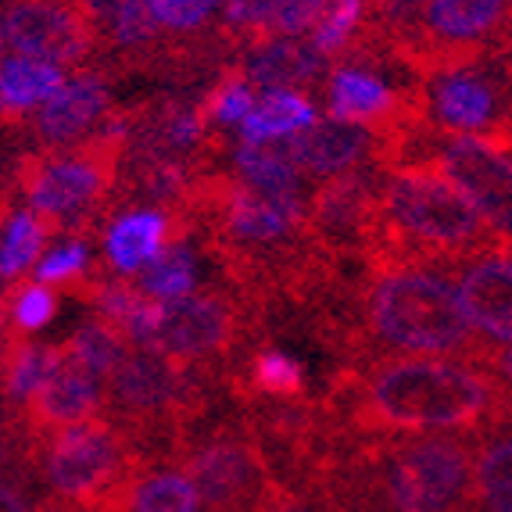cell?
Here are the masks:
<instances>
[{"label": "cell", "instance_id": "obj_9", "mask_svg": "<svg viewBox=\"0 0 512 512\" xmlns=\"http://www.w3.org/2000/svg\"><path fill=\"white\" fill-rule=\"evenodd\" d=\"M291 147L298 172H312V176L330 180L341 172L362 169V162H369V151H373V137H369V129L355 126V122L316 119L308 129L294 133Z\"/></svg>", "mask_w": 512, "mask_h": 512}, {"label": "cell", "instance_id": "obj_1", "mask_svg": "<svg viewBox=\"0 0 512 512\" xmlns=\"http://www.w3.org/2000/svg\"><path fill=\"white\" fill-rule=\"evenodd\" d=\"M509 351L484 359H380L337 369L316 412L330 444L509 427Z\"/></svg>", "mask_w": 512, "mask_h": 512}, {"label": "cell", "instance_id": "obj_26", "mask_svg": "<svg viewBox=\"0 0 512 512\" xmlns=\"http://www.w3.org/2000/svg\"><path fill=\"white\" fill-rule=\"evenodd\" d=\"M54 312H58V294L51 287H43V283H29L11 301V319H15L18 333H33L40 326H47L54 319Z\"/></svg>", "mask_w": 512, "mask_h": 512}, {"label": "cell", "instance_id": "obj_10", "mask_svg": "<svg viewBox=\"0 0 512 512\" xmlns=\"http://www.w3.org/2000/svg\"><path fill=\"white\" fill-rule=\"evenodd\" d=\"M104 111H108V83H104V76L83 72L76 79H65L43 101L36 133H40L43 144L51 147L79 144V137H83L86 129L94 126V122H101Z\"/></svg>", "mask_w": 512, "mask_h": 512}, {"label": "cell", "instance_id": "obj_24", "mask_svg": "<svg viewBox=\"0 0 512 512\" xmlns=\"http://www.w3.org/2000/svg\"><path fill=\"white\" fill-rule=\"evenodd\" d=\"M151 11L154 26L169 29V33H194L212 18L219 0H144Z\"/></svg>", "mask_w": 512, "mask_h": 512}, {"label": "cell", "instance_id": "obj_8", "mask_svg": "<svg viewBox=\"0 0 512 512\" xmlns=\"http://www.w3.org/2000/svg\"><path fill=\"white\" fill-rule=\"evenodd\" d=\"M487 69V65H484ZM484 69H459L430 76L427 115L441 133L477 137V133H512L509 111L498 101L495 83Z\"/></svg>", "mask_w": 512, "mask_h": 512}, {"label": "cell", "instance_id": "obj_21", "mask_svg": "<svg viewBox=\"0 0 512 512\" xmlns=\"http://www.w3.org/2000/svg\"><path fill=\"white\" fill-rule=\"evenodd\" d=\"M43 244H47V230H43L40 215H11L8 226H4V237H0V280L15 283L33 265V258L43 251Z\"/></svg>", "mask_w": 512, "mask_h": 512}, {"label": "cell", "instance_id": "obj_7", "mask_svg": "<svg viewBox=\"0 0 512 512\" xmlns=\"http://www.w3.org/2000/svg\"><path fill=\"white\" fill-rule=\"evenodd\" d=\"M101 405H104L101 380H97L94 373H86L79 362H72L69 348H65V362L58 366V373L18 409V427L26 434L33 462H36V452H40L58 430L101 416Z\"/></svg>", "mask_w": 512, "mask_h": 512}, {"label": "cell", "instance_id": "obj_14", "mask_svg": "<svg viewBox=\"0 0 512 512\" xmlns=\"http://www.w3.org/2000/svg\"><path fill=\"white\" fill-rule=\"evenodd\" d=\"M312 122H316V108L308 97L294 94V90H262V97L251 104L237 129L244 144H265V140L294 137Z\"/></svg>", "mask_w": 512, "mask_h": 512}, {"label": "cell", "instance_id": "obj_12", "mask_svg": "<svg viewBox=\"0 0 512 512\" xmlns=\"http://www.w3.org/2000/svg\"><path fill=\"white\" fill-rule=\"evenodd\" d=\"M233 165L240 172V183H248L265 201L287 208L294 215H305L301 197V172L294 165L291 137L265 140V144H240L233 151Z\"/></svg>", "mask_w": 512, "mask_h": 512}, {"label": "cell", "instance_id": "obj_11", "mask_svg": "<svg viewBox=\"0 0 512 512\" xmlns=\"http://www.w3.org/2000/svg\"><path fill=\"white\" fill-rule=\"evenodd\" d=\"M330 61L312 47V40L301 36H276L251 51L240 54L237 69L244 79L262 90H294V86H312Z\"/></svg>", "mask_w": 512, "mask_h": 512}, {"label": "cell", "instance_id": "obj_19", "mask_svg": "<svg viewBox=\"0 0 512 512\" xmlns=\"http://www.w3.org/2000/svg\"><path fill=\"white\" fill-rule=\"evenodd\" d=\"M197 283V258L190 251V240H165L158 255L144 265V273L137 276L140 294L154 301H172L194 291Z\"/></svg>", "mask_w": 512, "mask_h": 512}, {"label": "cell", "instance_id": "obj_3", "mask_svg": "<svg viewBox=\"0 0 512 512\" xmlns=\"http://www.w3.org/2000/svg\"><path fill=\"white\" fill-rule=\"evenodd\" d=\"M180 462L208 512H255L269 491L262 452L244 419L208 430L194 423L183 434Z\"/></svg>", "mask_w": 512, "mask_h": 512}, {"label": "cell", "instance_id": "obj_6", "mask_svg": "<svg viewBox=\"0 0 512 512\" xmlns=\"http://www.w3.org/2000/svg\"><path fill=\"white\" fill-rule=\"evenodd\" d=\"M466 323L487 348L512 344V240H498L455 276Z\"/></svg>", "mask_w": 512, "mask_h": 512}, {"label": "cell", "instance_id": "obj_22", "mask_svg": "<svg viewBox=\"0 0 512 512\" xmlns=\"http://www.w3.org/2000/svg\"><path fill=\"white\" fill-rule=\"evenodd\" d=\"M251 104H255V94H251V83L237 65H226L222 76L208 86V94L201 97V108H205L212 126H237L251 111Z\"/></svg>", "mask_w": 512, "mask_h": 512}, {"label": "cell", "instance_id": "obj_5", "mask_svg": "<svg viewBox=\"0 0 512 512\" xmlns=\"http://www.w3.org/2000/svg\"><path fill=\"white\" fill-rule=\"evenodd\" d=\"M4 29L18 54L51 65L76 69L101 51V36L83 0H15L4 15Z\"/></svg>", "mask_w": 512, "mask_h": 512}, {"label": "cell", "instance_id": "obj_27", "mask_svg": "<svg viewBox=\"0 0 512 512\" xmlns=\"http://www.w3.org/2000/svg\"><path fill=\"white\" fill-rule=\"evenodd\" d=\"M326 0H273L269 11V40L276 36H305L316 29Z\"/></svg>", "mask_w": 512, "mask_h": 512}, {"label": "cell", "instance_id": "obj_18", "mask_svg": "<svg viewBox=\"0 0 512 512\" xmlns=\"http://www.w3.org/2000/svg\"><path fill=\"white\" fill-rule=\"evenodd\" d=\"M509 466H512L509 427L491 430L480 441L477 459H473V505H477V512H512Z\"/></svg>", "mask_w": 512, "mask_h": 512}, {"label": "cell", "instance_id": "obj_15", "mask_svg": "<svg viewBox=\"0 0 512 512\" xmlns=\"http://www.w3.org/2000/svg\"><path fill=\"white\" fill-rule=\"evenodd\" d=\"M165 244V215L154 208L119 215L108 226V262L115 273H140Z\"/></svg>", "mask_w": 512, "mask_h": 512}, {"label": "cell", "instance_id": "obj_17", "mask_svg": "<svg viewBox=\"0 0 512 512\" xmlns=\"http://www.w3.org/2000/svg\"><path fill=\"white\" fill-rule=\"evenodd\" d=\"M122 512H201V502L180 466H147L129 487Z\"/></svg>", "mask_w": 512, "mask_h": 512}, {"label": "cell", "instance_id": "obj_23", "mask_svg": "<svg viewBox=\"0 0 512 512\" xmlns=\"http://www.w3.org/2000/svg\"><path fill=\"white\" fill-rule=\"evenodd\" d=\"M362 8H366L362 0H326L323 4V15L312 29V47L326 61H337L344 54V47L351 43L362 22Z\"/></svg>", "mask_w": 512, "mask_h": 512}, {"label": "cell", "instance_id": "obj_30", "mask_svg": "<svg viewBox=\"0 0 512 512\" xmlns=\"http://www.w3.org/2000/svg\"><path fill=\"white\" fill-rule=\"evenodd\" d=\"M8 51V29H4V15H0V58Z\"/></svg>", "mask_w": 512, "mask_h": 512}, {"label": "cell", "instance_id": "obj_25", "mask_svg": "<svg viewBox=\"0 0 512 512\" xmlns=\"http://www.w3.org/2000/svg\"><path fill=\"white\" fill-rule=\"evenodd\" d=\"M86 269H90V248H86V240H69V244H58L54 251L43 255V262L36 265L33 283H43V287H47V283H61V287H69Z\"/></svg>", "mask_w": 512, "mask_h": 512}, {"label": "cell", "instance_id": "obj_20", "mask_svg": "<svg viewBox=\"0 0 512 512\" xmlns=\"http://www.w3.org/2000/svg\"><path fill=\"white\" fill-rule=\"evenodd\" d=\"M65 348H69V359L79 362L86 373H94L97 380H108L111 369L126 359L129 344L122 330H115L104 319H90L72 333V341H65Z\"/></svg>", "mask_w": 512, "mask_h": 512}, {"label": "cell", "instance_id": "obj_2", "mask_svg": "<svg viewBox=\"0 0 512 512\" xmlns=\"http://www.w3.org/2000/svg\"><path fill=\"white\" fill-rule=\"evenodd\" d=\"M140 470L144 462L129 448L126 434L104 416L58 430L36 452V473L47 477L54 498L101 512L126 509V495Z\"/></svg>", "mask_w": 512, "mask_h": 512}, {"label": "cell", "instance_id": "obj_13", "mask_svg": "<svg viewBox=\"0 0 512 512\" xmlns=\"http://www.w3.org/2000/svg\"><path fill=\"white\" fill-rule=\"evenodd\" d=\"M61 83H65V76H61V69L51 65V61L26 58V54L0 61V119L22 122Z\"/></svg>", "mask_w": 512, "mask_h": 512}, {"label": "cell", "instance_id": "obj_4", "mask_svg": "<svg viewBox=\"0 0 512 512\" xmlns=\"http://www.w3.org/2000/svg\"><path fill=\"white\" fill-rule=\"evenodd\" d=\"M512 133H477L452 137L437 133L434 169L462 190V197L484 215V222L502 237H512Z\"/></svg>", "mask_w": 512, "mask_h": 512}, {"label": "cell", "instance_id": "obj_16", "mask_svg": "<svg viewBox=\"0 0 512 512\" xmlns=\"http://www.w3.org/2000/svg\"><path fill=\"white\" fill-rule=\"evenodd\" d=\"M65 362V344H26L18 341L8 351V359L0 366V394L8 398L11 405H22L40 391L58 366Z\"/></svg>", "mask_w": 512, "mask_h": 512}, {"label": "cell", "instance_id": "obj_29", "mask_svg": "<svg viewBox=\"0 0 512 512\" xmlns=\"http://www.w3.org/2000/svg\"><path fill=\"white\" fill-rule=\"evenodd\" d=\"M40 512H101V509H90V505H79V502H65V498H43Z\"/></svg>", "mask_w": 512, "mask_h": 512}, {"label": "cell", "instance_id": "obj_28", "mask_svg": "<svg viewBox=\"0 0 512 512\" xmlns=\"http://www.w3.org/2000/svg\"><path fill=\"white\" fill-rule=\"evenodd\" d=\"M0 512H40V502H33L29 487L0 480Z\"/></svg>", "mask_w": 512, "mask_h": 512}]
</instances>
